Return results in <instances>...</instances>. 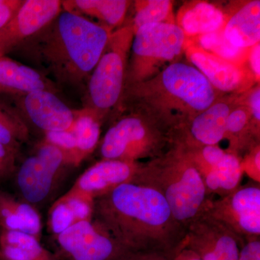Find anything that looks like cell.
<instances>
[{"label": "cell", "mask_w": 260, "mask_h": 260, "mask_svg": "<svg viewBox=\"0 0 260 260\" xmlns=\"http://www.w3.org/2000/svg\"><path fill=\"white\" fill-rule=\"evenodd\" d=\"M172 145L169 132L148 118L133 113L108 129L101 153L104 160L140 162L160 156Z\"/></svg>", "instance_id": "6"}, {"label": "cell", "mask_w": 260, "mask_h": 260, "mask_svg": "<svg viewBox=\"0 0 260 260\" xmlns=\"http://www.w3.org/2000/svg\"><path fill=\"white\" fill-rule=\"evenodd\" d=\"M39 90H51L40 73L7 56H0V93L25 95Z\"/></svg>", "instance_id": "19"}, {"label": "cell", "mask_w": 260, "mask_h": 260, "mask_svg": "<svg viewBox=\"0 0 260 260\" xmlns=\"http://www.w3.org/2000/svg\"><path fill=\"white\" fill-rule=\"evenodd\" d=\"M59 0H25L9 23L0 30V56L8 55L15 48L45 28L61 13Z\"/></svg>", "instance_id": "10"}, {"label": "cell", "mask_w": 260, "mask_h": 260, "mask_svg": "<svg viewBox=\"0 0 260 260\" xmlns=\"http://www.w3.org/2000/svg\"><path fill=\"white\" fill-rule=\"evenodd\" d=\"M23 3V0H2L0 3V30L9 23Z\"/></svg>", "instance_id": "34"}, {"label": "cell", "mask_w": 260, "mask_h": 260, "mask_svg": "<svg viewBox=\"0 0 260 260\" xmlns=\"http://www.w3.org/2000/svg\"><path fill=\"white\" fill-rule=\"evenodd\" d=\"M241 158L226 150V153L203 178L208 195L219 198L229 194L241 186L243 175Z\"/></svg>", "instance_id": "21"}, {"label": "cell", "mask_w": 260, "mask_h": 260, "mask_svg": "<svg viewBox=\"0 0 260 260\" xmlns=\"http://www.w3.org/2000/svg\"><path fill=\"white\" fill-rule=\"evenodd\" d=\"M227 16L226 11L217 4L191 1L181 7L175 20L187 39H194L223 28Z\"/></svg>", "instance_id": "18"}, {"label": "cell", "mask_w": 260, "mask_h": 260, "mask_svg": "<svg viewBox=\"0 0 260 260\" xmlns=\"http://www.w3.org/2000/svg\"><path fill=\"white\" fill-rule=\"evenodd\" d=\"M131 2L126 0H74L62 3L67 10L96 18L114 30L125 19Z\"/></svg>", "instance_id": "20"}, {"label": "cell", "mask_w": 260, "mask_h": 260, "mask_svg": "<svg viewBox=\"0 0 260 260\" xmlns=\"http://www.w3.org/2000/svg\"><path fill=\"white\" fill-rule=\"evenodd\" d=\"M135 17L132 24L134 32L151 23H176L173 2L169 0H140L135 2Z\"/></svg>", "instance_id": "24"}, {"label": "cell", "mask_w": 260, "mask_h": 260, "mask_svg": "<svg viewBox=\"0 0 260 260\" xmlns=\"http://www.w3.org/2000/svg\"><path fill=\"white\" fill-rule=\"evenodd\" d=\"M60 202L64 203L71 210L75 222L88 220V218L91 213V206L89 204L88 200H83L81 197L70 196Z\"/></svg>", "instance_id": "32"}, {"label": "cell", "mask_w": 260, "mask_h": 260, "mask_svg": "<svg viewBox=\"0 0 260 260\" xmlns=\"http://www.w3.org/2000/svg\"><path fill=\"white\" fill-rule=\"evenodd\" d=\"M133 260H162L164 258L168 257L167 256L158 254V253L133 252Z\"/></svg>", "instance_id": "39"}, {"label": "cell", "mask_w": 260, "mask_h": 260, "mask_svg": "<svg viewBox=\"0 0 260 260\" xmlns=\"http://www.w3.org/2000/svg\"><path fill=\"white\" fill-rule=\"evenodd\" d=\"M59 244L75 260H107L121 246L104 229H97L88 220L75 222L59 234Z\"/></svg>", "instance_id": "14"}, {"label": "cell", "mask_w": 260, "mask_h": 260, "mask_svg": "<svg viewBox=\"0 0 260 260\" xmlns=\"http://www.w3.org/2000/svg\"><path fill=\"white\" fill-rule=\"evenodd\" d=\"M96 209L104 229L131 252L158 253L174 257L186 229L174 218L158 191L132 181L99 197Z\"/></svg>", "instance_id": "1"}, {"label": "cell", "mask_w": 260, "mask_h": 260, "mask_svg": "<svg viewBox=\"0 0 260 260\" xmlns=\"http://www.w3.org/2000/svg\"><path fill=\"white\" fill-rule=\"evenodd\" d=\"M64 160L61 150L48 143L39 149L37 155L27 158L18 174V186L24 198L34 203L45 199Z\"/></svg>", "instance_id": "13"}, {"label": "cell", "mask_w": 260, "mask_h": 260, "mask_svg": "<svg viewBox=\"0 0 260 260\" xmlns=\"http://www.w3.org/2000/svg\"><path fill=\"white\" fill-rule=\"evenodd\" d=\"M12 149L0 143V174L5 172L11 160Z\"/></svg>", "instance_id": "37"}, {"label": "cell", "mask_w": 260, "mask_h": 260, "mask_svg": "<svg viewBox=\"0 0 260 260\" xmlns=\"http://www.w3.org/2000/svg\"><path fill=\"white\" fill-rule=\"evenodd\" d=\"M226 13L223 31L231 44L241 49H249L259 43V0L244 2L232 7Z\"/></svg>", "instance_id": "17"}, {"label": "cell", "mask_w": 260, "mask_h": 260, "mask_svg": "<svg viewBox=\"0 0 260 260\" xmlns=\"http://www.w3.org/2000/svg\"><path fill=\"white\" fill-rule=\"evenodd\" d=\"M101 118L102 116L91 109L78 113L74 125L70 130L76 138V161L91 153L99 143Z\"/></svg>", "instance_id": "22"}, {"label": "cell", "mask_w": 260, "mask_h": 260, "mask_svg": "<svg viewBox=\"0 0 260 260\" xmlns=\"http://www.w3.org/2000/svg\"><path fill=\"white\" fill-rule=\"evenodd\" d=\"M172 260H201L194 251L188 248L182 246Z\"/></svg>", "instance_id": "38"}, {"label": "cell", "mask_w": 260, "mask_h": 260, "mask_svg": "<svg viewBox=\"0 0 260 260\" xmlns=\"http://www.w3.org/2000/svg\"><path fill=\"white\" fill-rule=\"evenodd\" d=\"M247 65L251 73L259 83L260 78V44H255L251 47L249 50L247 57Z\"/></svg>", "instance_id": "36"}, {"label": "cell", "mask_w": 260, "mask_h": 260, "mask_svg": "<svg viewBox=\"0 0 260 260\" xmlns=\"http://www.w3.org/2000/svg\"><path fill=\"white\" fill-rule=\"evenodd\" d=\"M192 39L205 51L237 64H247L249 49L235 47L224 36L223 28Z\"/></svg>", "instance_id": "26"}, {"label": "cell", "mask_w": 260, "mask_h": 260, "mask_svg": "<svg viewBox=\"0 0 260 260\" xmlns=\"http://www.w3.org/2000/svg\"><path fill=\"white\" fill-rule=\"evenodd\" d=\"M134 30L132 25L113 31L100 59L90 75L89 101L101 116L117 104L123 95Z\"/></svg>", "instance_id": "7"}, {"label": "cell", "mask_w": 260, "mask_h": 260, "mask_svg": "<svg viewBox=\"0 0 260 260\" xmlns=\"http://www.w3.org/2000/svg\"><path fill=\"white\" fill-rule=\"evenodd\" d=\"M177 145L184 155L190 160L196 168L202 178L210 172L223 158L226 150L220 148L218 145H203V146H187Z\"/></svg>", "instance_id": "27"}, {"label": "cell", "mask_w": 260, "mask_h": 260, "mask_svg": "<svg viewBox=\"0 0 260 260\" xmlns=\"http://www.w3.org/2000/svg\"><path fill=\"white\" fill-rule=\"evenodd\" d=\"M24 133L23 123L14 113L0 104V143L12 149Z\"/></svg>", "instance_id": "28"}, {"label": "cell", "mask_w": 260, "mask_h": 260, "mask_svg": "<svg viewBox=\"0 0 260 260\" xmlns=\"http://www.w3.org/2000/svg\"><path fill=\"white\" fill-rule=\"evenodd\" d=\"M74 223V216L70 208L62 202L58 203L51 213V227L54 232L60 234Z\"/></svg>", "instance_id": "30"}, {"label": "cell", "mask_w": 260, "mask_h": 260, "mask_svg": "<svg viewBox=\"0 0 260 260\" xmlns=\"http://www.w3.org/2000/svg\"><path fill=\"white\" fill-rule=\"evenodd\" d=\"M1 242L5 255L10 260H34L42 253L34 236L18 231H7Z\"/></svg>", "instance_id": "25"}, {"label": "cell", "mask_w": 260, "mask_h": 260, "mask_svg": "<svg viewBox=\"0 0 260 260\" xmlns=\"http://www.w3.org/2000/svg\"><path fill=\"white\" fill-rule=\"evenodd\" d=\"M243 102L247 106L250 112L253 122L260 127V88L256 84L245 93L241 94Z\"/></svg>", "instance_id": "33"}, {"label": "cell", "mask_w": 260, "mask_h": 260, "mask_svg": "<svg viewBox=\"0 0 260 260\" xmlns=\"http://www.w3.org/2000/svg\"><path fill=\"white\" fill-rule=\"evenodd\" d=\"M204 215L226 227L242 242L260 237L259 183L241 185L229 194L211 199Z\"/></svg>", "instance_id": "8"}, {"label": "cell", "mask_w": 260, "mask_h": 260, "mask_svg": "<svg viewBox=\"0 0 260 260\" xmlns=\"http://www.w3.org/2000/svg\"><path fill=\"white\" fill-rule=\"evenodd\" d=\"M134 114L153 121L172 135L224 95L191 64L177 61L141 83L124 88ZM123 92V93H124Z\"/></svg>", "instance_id": "2"}, {"label": "cell", "mask_w": 260, "mask_h": 260, "mask_svg": "<svg viewBox=\"0 0 260 260\" xmlns=\"http://www.w3.org/2000/svg\"><path fill=\"white\" fill-rule=\"evenodd\" d=\"M114 30L61 10L34 36L32 51L58 81L78 85L90 75Z\"/></svg>", "instance_id": "3"}, {"label": "cell", "mask_w": 260, "mask_h": 260, "mask_svg": "<svg viewBox=\"0 0 260 260\" xmlns=\"http://www.w3.org/2000/svg\"><path fill=\"white\" fill-rule=\"evenodd\" d=\"M47 143L56 146L65 154L72 155L75 160L77 141L71 131H54L46 133Z\"/></svg>", "instance_id": "29"}, {"label": "cell", "mask_w": 260, "mask_h": 260, "mask_svg": "<svg viewBox=\"0 0 260 260\" xmlns=\"http://www.w3.org/2000/svg\"><path fill=\"white\" fill-rule=\"evenodd\" d=\"M0 215L8 230L18 231L31 236L40 232V218L28 204H15L0 200Z\"/></svg>", "instance_id": "23"}, {"label": "cell", "mask_w": 260, "mask_h": 260, "mask_svg": "<svg viewBox=\"0 0 260 260\" xmlns=\"http://www.w3.org/2000/svg\"><path fill=\"white\" fill-rule=\"evenodd\" d=\"M239 95H223L218 98L187 125L173 133L172 144L218 145L225 139L228 117L237 104Z\"/></svg>", "instance_id": "12"}, {"label": "cell", "mask_w": 260, "mask_h": 260, "mask_svg": "<svg viewBox=\"0 0 260 260\" xmlns=\"http://www.w3.org/2000/svg\"><path fill=\"white\" fill-rule=\"evenodd\" d=\"M23 106L32 123L46 133L70 131L78 113L73 112L49 90L25 94Z\"/></svg>", "instance_id": "15"}, {"label": "cell", "mask_w": 260, "mask_h": 260, "mask_svg": "<svg viewBox=\"0 0 260 260\" xmlns=\"http://www.w3.org/2000/svg\"><path fill=\"white\" fill-rule=\"evenodd\" d=\"M186 37L176 23H151L134 32L125 87L141 83L179 61ZM124 87V88H125Z\"/></svg>", "instance_id": "5"}, {"label": "cell", "mask_w": 260, "mask_h": 260, "mask_svg": "<svg viewBox=\"0 0 260 260\" xmlns=\"http://www.w3.org/2000/svg\"><path fill=\"white\" fill-rule=\"evenodd\" d=\"M184 54L212 86L224 95H239L259 84L247 64H237L215 55L192 39L186 38Z\"/></svg>", "instance_id": "9"}, {"label": "cell", "mask_w": 260, "mask_h": 260, "mask_svg": "<svg viewBox=\"0 0 260 260\" xmlns=\"http://www.w3.org/2000/svg\"><path fill=\"white\" fill-rule=\"evenodd\" d=\"M134 181L158 191L186 231L204 215L212 199L200 173L175 145L143 162Z\"/></svg>", "instance_id": "4"}, {"label": "cell", "mask_w": 260, "mask_h": 260, "mask_svg": "<svg viewBox=\"0 0 260 260\" xmlns=\"http://www.w3.org/2000/svg\"><path fill=\"white\" fill-rule=\"evenodd\" d=\"M143 162L104 160L88 169L77 183L75 191L86 195V198L109 192L116 186L134 181Z\"/></svg>", "instance_id": "16"}, {"label": "cell", "mask_w": 260, "mask_h": 260, "mask_svg": "<svg viewBox=\"0 0 260 260\" xmlns=\"http://www.w3.org/2000/svg\"><path fill=\"white\" fill-rule=\"evenodd\" d=\"M243 172L256 183L260 182L259 143L253 145L245 152L244 158L241 159Z\"/></svg>", "instance_id": "31"}, {"label": "cell", "mask_w": 260, "mask_h": 260, "mask_svg": "<svg viewBox=\"0 0 260 260\" xmlns=\"http://www.w3.org/2000/svg\"><path fill=\"white\" fill-rule=\"evenodd\" d=\"M242 243L226 227L203 215L186 229L182 246L201 260H238Z\"/></svg>", "instance_id": "11"}, {"label": "cell", "mask_w": 260, "mask_h": 260, "mask_svg": "<svg viewBox=\"0 0 260 260\" xmlns=\"http://www.w3.org/2000/svg\"><path fill=\"white\" fill-rule=\"evenodd\" d=\"M2 3V0H0V3Z\"/></svg>", "instance_id": "40"}, {"label": "cell", "mask_w": 260, "mask_h": 260, "mask_svg": "<svg viewBox=\"0 0 260 260\" xmlns=\"http://www.w3.org/2000/svg\"><path fill=\"white\" fill-rule=\"evenodd\" d=\"M238 260H260V237L243 242Z\"/></svg>", "instance_id": "35"}]
</instances>
